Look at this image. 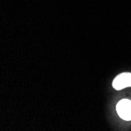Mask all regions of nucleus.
<instances>
[{
  "instance_id": "obj_2",
  "label": "nucleus",
  "mask_w": 131,
  "mask_h": 131,
  "mask_svg": "<svg viewBox=\"0 0 131 131\" xmlns=\"http://www.w3.org/2000/svg\"><path fill=\"white\" fill-rule=\"evenodd\" d=\"M112 86L116 90L131 87V73L123 72L118 75L112 82Z\"/></svg>"
},
{
  "instance_id": "obj_1",
  "label": "nucleus",
  "mask_w": 131,
  "mask_h": 131,
  "mask_svg": "<svg viewBox=\"0 0 131 131\" xmlns=\"http://www.w3.org/2000/svg\"><path fill=\"white\" fill-rule=\"evenodd\" d=\"M117 113L121 118L126 121H131V101L123 99L116 105Z\"/></svg>"
}]
</instances>
